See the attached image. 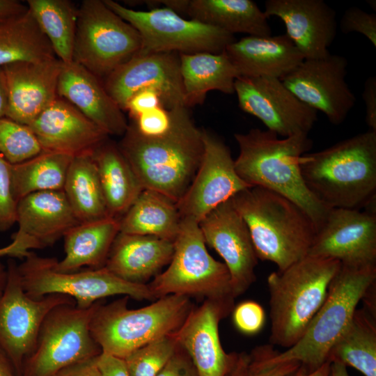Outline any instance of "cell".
<instances>
[{
	"mask_svg": "<svg viewBox=\"0 0 376 376\" xmlns=\"http://www.w3.org/2000/svg\"><path fill=\"white\" fill-rule=\"evenodd\" d=\"M169 111L171 124L164 134L143 135L132 121L118 146L143 189L158 191L178 203L200 165L203 130L195 125L188 107Z\"/></svg>",
	"mask_w": 376,
	"mask_h": 376,
	"instance_id": "6da1fadb",
	"label": "cell"
},
{
	"mask_svg": "<svg viewBox=\"0 0 376 376\" xmlns=\"http://www.w3.org/2000/svg\"><path fill=\"white\" fill-rule=\"evenodd\" d=\"M239 155L234 160L240 178L252 187L277 193L300 207L317 230L329 208L308 189L300 170L301 157L312 147L308 134L281 138L268 130L251 129L234 135Z\"/></svg>",
	"mask_w": 376,
	"mask_h": 376,
	"instance_id": "7a4b0ae2",
	"label": "cell"
},
{
	"mask_svg": "<svg viewBox=\"0 0 376 376\" xmlns=\"http://www.w3.org/2000/svg\"><path fill=\"white\" fill-rule=\"evenodd\" d=\"M299 165L307 187L328 208L359 210L375 204V131L306 152Z\"/></svg>",
	"mask_w": 376,
	"mask_h": 376,
	"instance_id": "3957f363",
	"label": "cell"
},
{
	"mask_svg": "<svg viewBox=\"0 0 376 376\" xmlns=\"http://www.w3.org/2000/svg\"><path fill=\"white\" fill-rule=\"evenodd\" d=\"M249 229L258 259L282 271L308 255L317 228L311 217L287 198L260 187L232 198Z\"/></svg>",
	"mask_w": 376,
	"mask_h": 376,
	"instance_id": "277c9868",
	"label": "cell"
},
{
	"mask_svg": "<svg viewBox=\"0 0 376 376\" xmlns=\"http://www.w3.org/2000/svg\"><path fill=\"white\" fill-rule=\"evenodd\" d=\"M340 265L334 259L307 255L268 276L272 345L288 349L301 338L324 301Z\"/></svg>",
	"mask_w": 376,
	"mask_h": 376,
	"instance_id": "5b68a950",
	"label": "cell"
},
{
	"mask_svg": "<svg viewBox=\"0 0 376 376\" xmlns=\"http://www.w3.org/2000/svg\"><path fill=\"white\" fill-rule=\"evenodd\" d=\"M376 283V265H340L330 283L327 297L304 335L282 352L272 345L261 346L267 364L299 362L310 371L327 361L329 350L350 323L368 289Z\"/></svg>",
	"mask_w": 376,
	"mask_h": 376,
	"instance_id": "8992f818",
	"label": "cell"
},
{
	"mask_svg": "<svg viewBox=\"0 0 376 376\" xmlns=\"http://www.w3.org/2000/svg\"><path fill=\"white\" fill-rule=\"evenodd\" d=\"M124 296L108 304L103 300L90 323L92 337L102 352L125 359L134 350L175 333L194 308L190 298L169 295L137 309L127 307Z\"/></svg>",
	"mask_w": 376,
	"mask_h": 376,
	"instance_id": "52a82bcc",
	"label": "cell"
},
{
	"mask_svg": "<svg viewBox=\"0 0 376 376\" xmlns=\"http://www.w3.org/2000/svg\"><path fill=\"white\" fill-rule=\"evenodd\" d=\"M147 285L157 299L177 295L235 306L227 267L208 253L198 223L189 219H182L169 267Z\"/></svg>",
	"mask_w": 376,
	"mask_h": 376,
	"instance_id": "ba28073f",
	"label": "cell"
},
{
	"mask_svg": "<svg viewBox=\"0 0 376 376\" xmlns=\"http://www.w3.org/2000/svg\"><path fill=\"white\" fill-rule=\"evenodd\" d=\"M17 265L22 285L33 299L50 294L73 298L76 306L87 308L107 297L123 295L138 301L157 300L147 284L124 281L105 267L82 271L61 272L56 259L40 257L32 251Z\"/></svg>",
	"mask_w": 376,
	"mask_h": 376,
	"instance_id": "9c48e42d",
	"label": "cell"
},
{
	"mask_svg": "<svg viewBox=\"0 0 376 376\" xmlns=\"http://www.w3.org/2000/svg\"><path fill=\"white\" fill-rule=\"evenodd\" d=\"M99 300L87 308L61 304L45 318L21 376H54L71 365L97 357L102 350L91 336L90 323Z\"/></svg>",
	"mask_w": 376,
	"mask_h": 376,
	"instance_id": "30bf717a",
	"label": "cell"
},
{
	"mask_svg": "<svg viewBox=\"0 0 376 376\" xmlns=\"http://www.w3.org/2000/svg\"><path fill=\"white\" fill-rule=\"evenodd\" d=\"M141 48L139 32L101 0H84L78 8L73 61L100 80Z\"/></svg>",
	"mask_w": 376,
	"mask_h": 376,
	"instance_id": "8fae6325",
	"label": "cell"
},
{
	"mask_svg": "<svg viewBox=\"0 0 376 376\" xmlns=\"http://www.w3.org/2000/svg\"><path fill=\"white\" fill-rule=\"evenodd\" d=\"M103 1L139 32L141 38L139 53L219 54L236 40L234 35L224 30L192 19H184L166 7L142 11L112 0Z\"/></svg>",
	"mask_w": 376,
	"mask_h": 376,
	"instance_id": "7c38bea8",
	"label": "cell"
},
{
	"mask_svg": "<svg viewBox=\"0 0 376 376\" xmlns=\"http://www.w3.org/2000/svg\"><path fill=\"white\" fill-rule=\"evenodd\" d=\"M5 287L0 293V345L21 376L26 357L33 351L42 323L47 313L61 304H75L73 298L50 294L39 299L29 297L19 279L17 265L8 263Z\"/></svg>",
	"mask_w": 376,
	"mask_h": 376,
	"instance_id": "4fadbf2b",
	"label": "cell"
},
{
	"mask_svg": "<svg viewBox=\"0 0 376 376\" xmlns=\"http://www.w3.org/2000/svg\"><path fill=\"white\" fill-rule=\"evenodd\" d=\"M235 93L243 111L283 138L308 134L318 120L317 111L297 99L279 79L239 77Z\"/></svg>",
	"mask_w": 376,
	"mask_h": 376,
	"instance_id": "5bb4252c",
	"label": "cell"
},
{
	"mask_svg": "<svg viewBox=\"0 0 376 376\" xmlns=\"http://www.w3.org/2000/svg\"><path fill=\"white\" fill-rule=\"evenodd\" d=\"M347 61L331 54L321 58L304 59L281 79L301 102L322 112L334 125L342 123L356 102L345 77Z\"/></svg>",
	"mask_w": 376,
	"mask_h": 376,
	"instance_id": "9a60e30c",
	"label": "cell"
},
{
	"mask_svg": "<svg viewBox=\"0 0 376 376\" xmlns=\"http://www.w3.org/2000/svg\"><path fill=\"white\" fill-rule=\"evenodd\" d=\"M203 153L198 169L177 203L181 218L197 223L220 204L252 187L237 173L229 148L219 138L203 130Z\"/></svg>",
	"mask_w": 376,
	"mask_h": 376,
	"instance_id": "2e32d148",
	"label": "cell"
},
{
	"mask_svg": "<svg viewBox=\"0 0 376 376\" xmlns=\"http://www.w3.org/2000/svg\"><path fill=\"white\" fill-rule=\"evenodd\" d=\"M111 97L123 111L130 99L146 88L157 91L167 110L185 106L180 54L138 52L104 79Z\"/></svg>",
	"mask_w": 376,
	"mask_h": 376,
	"instance_id": "e0dca14e",
	"label": "cell"
},
{
	"mask_svg": "<svg viewBox=\"0 0 376 376\" xmlns=\"http://www.w3.org/2000/svg\"><path fill=\"white\" fill-rule=\"evenodd\" d=\"M308 255L334 259L347 266L376 265L375 211L330 209Z\"/></svg>",
	"mask_w": 376,
	"mask_h": 376,
	"instance_id": "ac0fdd59",
	"label": "cell"
},
{
	"mask_svg": "<svg viewBox=\"0 0 376 376\" xmlns=\"http://www.w3.org/2000/svg\"><path fill=\"white\" fill-rule=\"evenodd\" d=\"M198 226L205 244L224 260L235 297L242 295L256 279L258 258L246 224L232 198L208 213Z\"/></svg>",
	"mask_w": 376,
	"mask_h": 376,
	"instance_id": "d6986e66",
	"label": "cell"
},
{
	"mask_svg": "<svg viewBox=\"0 0 376 376\" xmlns=\"http://www.w3.org/2000/svg\"><path fill=\"white\" fill-rule=\"evenodd\" d=\"M276 16L286 28V35L304 59L326 57L336 38L335 10L323 0H267L263 10Z\"/></svg>",
	"mask_w": 376,
	"mask_h": 376,
	"instance_id": "ffe728a7",
	"label": "cell"
},
{
	"mask_svg": "<svg viewBox=\"0 0 376 376\" xmlns=\"http://www.w3.org/2000/svg\"><path fill=\"white\" fill-rule=\"evenodd\" d=\"M42 150L92 153L109 135L66 100H55L29 125Z\"/></svg>",
	"mask_w": 376,
	"mask_h": 376,
	"instance_id": "44dd1931",
	"label": "cell"
},
{
	"mask_svg": "<svg viewBox=\"0 0 376 376\" xmlns=\"http://www.w3.org/2000/svg\"><path fill=\"white\" fill-rule=\"evenodd\" d=\"M61 67L58 58L3 66L8 88L6 117L28 126L58 97Z\"/></svg>",
	"mask_w": 376,
	"mask_h": 376,
	"instance_id": "7402d4cb",
	"label": "cell"
},
{
	"mask_svg": "<svg viewBox=\"0 0 376 376\" xmlns=\"http://www.w3.org/2000/svg\"><path fill=\"white\" fill-rule=\"evenodd\" d=\"M234 307L221 301L205 299L199 307L193 308L175 333L198 376H225L229 356L221 345L219 324Z\"/></svg>",
	"mask_w": 376,
	"mask_h": 376,
	"instance_id": "603a6c76",
	"label": "cell"
},
{
	"mask_svg": "<svg viewBox=\"0 0 376 376\" xmlns=\"http://www.w3.org/2000/svg\"><path fill=\"white\" fill-rule=\"evenodd\" d=\"M57 95L80 111L109 136H123L128 123L103 82L81 65L62 62Z\"/></svg>",
	"mask_w": 376,
	"mask_h": 376,
	"instance_id": "cb8c5ba5",
	"label": "cell"
},
{
	"mask_svg": "<svg viewBox=\"0 0 376 376\" xmlns=\"http://www.w3.org/2000/svg\"><path fill=\"white\" fill-rule=\"evenodd\" d=\"M239 77L281 79L304 58L286 34L248 36L229 44L224 50Z\"/></svg>",
	"mask_w": 376,
	"mask_h": 376,
	"instance_id": "d4e9b609",
	"label": "cell"
},
{
	"mask_svg": "<svg viewBox=\"0 0 376 376\" xmlns=\"http://www.w3.org/2000/svg\"><path fill=\"white\" fill-rule=\"evenodd\" d=\"M17 233L31 239L38 249L54 244L79 224L63 190L30 194L17 203Z\"/></svg>",
	"mask_w": 376,
	"mask_h": 376,
	"instance_id": "484cf974",
	"label": "cell"
},
{
	"mask_svg": "<svg viewBox=\"0 0 376 376\" xmlns=\"http://www.w3.org/2000/svg\"><path fill=\"white\" fill-rule=\"evenodd\" d=\"M173 251V242L154 236L119 232L104 267L124 281L146 284L169 264Z\"/></svg>",
	"mask_w": 376,
	"mask_h": 376,
	"instance_id": "4316f807",
	"label": "cell"
},
{
	"mask_svg": "<svg viewBox=\"0 0 376 376\" xmlns=\"http://www.w3.org/2000/svg\"><path fill=\"white\" fill-rule=\"evenodd\" d=\"M180 61L187 107L202 104L210 91L235 93L239 74L224 51L180 54Z\"/></svg>",
	"mask_w": 376,
	"mask_h": 376,
	"instance_id": "83f0119b",
	"label": "cell"
},
{
	"mask_svg": "<svg viewBox=\"0 0 376 376\" xmlns=\"http://www.w3.org/2000/svg\"><path fill=\"white\" fill-rule=\"evenodd\" d=\"M119 233V219L107 217L79 223L64 235L65 258L56 260L61 272H73L87 266L91 269L104 267L112 244Z\"/></svg>",
	"mask_w": 376,
	"mask_h": 376,
	"instance_id": "f1b7e54d",
	"label": "cell"
},
{
	"mask_svg": "<svg viewBox=\"0 0 376 376\" xmlns=\"http://www.w3.org/2000/svg\"><path fill=\"white\" fill-rule=\"evenodd\" d=\"M108 214L120 219L144 189L118 144L106 140L91 153Z\"/></svg>",
	"mask_w": 376,
	"mask_h": 376,
	"instance_id": "f546056e",
	"label": "cell"
},
{
	"mask_svg": "<svg viewBox=\"0 0 376 376\" xmlns=\"http://www.w3.org/2000/svg\"><path fill=\"white\" fill-rule=\"evenodd\" d=\"M184 13L192 19L233 35L269 36L272 33L268 17L251 0H187Z\"/></svg>",
	"mask_w": 376,
	"mask_h": 376,
	"instance_id": "4dcf8cb0",
	"label": "cell"
},
{
	"mask_svg": "<svg viewBox=\"0 0 376 376\" xmlns=\"http://www.w3.org/2000/svg\"><path fill=\"white\" fill-rule=\"evenodd\" d=\"M181 222L176 202L158 191L144 189L119 219V232L174 242Z\"/></svg>",
	"mask_w": 376,
	"mask_h": 376,
	"instance_id": "1f68e13d",
	"label": "cell"
},
{
	"mask_svg": "<svg viewBox=\"0 0 376 376\" xmlns=\"http://www.w3.org/2000/svg\"><path fill=\"white\" fill-rule=\"evenodd\" d=\"M327 361L351 366L364 376H376V315L357 309L331 346Z\"/></svg>",
	"mask_w": 376,
	"mask_h": 376,
	"instance_id": "d6a6232c",
	"label": "cell"
},
{
	"mask_svg": "<svg viewBox=\"0 0 376 376\" xmlns=\"http://www.w3.org/2000/svg\"><path fill=\"white\" fill-rule=\"evenodd\" d=\"M63 191L79 223L109 217L97 169L91 153L73 157Z\"/></svg>",
	"mask_w": 376,
	"mask_h": 376,
	"instance_id": "836d02e7",
	"label": "cell"
},
{
	"mask_svg": "<svg viewBox=\"0 0 376 376\" xmlns=\"http://www.w3.org/2000/svg\"><path fill=\"white\" fill-rule=\"evenodd\" d=\"M56 58L49 41L29 9L0 23V66Z\"/></svg>",
	"mask_w": 376,
	"mask_h": 376,
	"instance_id": "e575fe53",
	"label": "cell"
},
{
	"mask_svg": "<svg viewBox=\"0 0 376 376\" xmlns=\"http://www.w3.org/2000/svg\"><path fill=\"white\" fill-rule=\"evenodd\" d=\"M73 156L42 150L36 156L12 164L11 189L17 203L35 192L61 191Z\"/></svg>",
	"mask_w": 376,
	"mask_h": 376,
	"instance_id": "d590c367",
	"label": "cell"
},
{
	"mask_svg": "<svg viewBox=\"0 0 376 376\" xmlns=\"http://www.w3.org/2000/svg\"><path fill=\"white\" fill-rule=\"evenodd\" d=\"M26 5L63 63L73 61L78 8L69 0H28Z\"/></svg>",
	"mask_w": 376,
	"mask_h": 376,
	"instance_id": "8d00e7d4",
	"label": "cell"
},
{
	"mask_svg": "<svg viewBox=\"0 0 376 376\" xmlns=\"http://www.w3.org/2000/svg\"><path fill=\"white\" fill-rule=\"evenodd\" d=\"M179 347L175 333L134 350L124 359L130 376H156Z\"/></svg>",
	"mask_w": 376,
	"mask_h": 376,
	"instance_id": "74e56055",
	"label": "cell"
},
{
	"mask_svg": "<svg viewBox=\"0 0 376 376\" xmlns=\"http://www.w3.org/2000/svg\"><path fill=\"white\" fill-rule=\"evenodd\" d=\"M42 150L37 138L29 126L6 117L0 118V154L9 163H21Z\"/></svg>",
	"mask_w": 376,
	"mask_h": 376,
	"instance_id": "f35d334b",
	"label": "cell"
},
{
	"mask_svg": "<svg viewBox=\"0 0 376 376\" xmlns=\"http://www.w3.org/2000/svg\"><path fill=\"white\" fill-rule=\"evenodd\" d=\"M228 364L225 376H284L296 370L300 363L288 361L278 364L264 362L259 347L251 353H228Z\"/></svg>",
	"mask_w": 376,
	"mask_h": 376,
	"instance_id": "ab89813d",
	"label": "cell"
},
{
	"mask_svg": "<svg viewBox=\"0 0 376 376\" xmlns=\"http://www.w3.org/2000/svg\"><path fill=\"white\" fill-rule=\"evenodd\" d=\"M12 164L0 154V232L16 223L17 202L11 189Z\"/></svg>",
	"mask_w": 376,
	"mask_h": 376,
	"instance_id": "60d3db41",
	"label": "cell"
},
{
	"mask_svg": "<svg viewBox=\"0 0 376 376\" xmlns=\"http://www.w3.org/2000/svg\"><path fill=\"white\" fill-rule=\"evenodd\" d=\"M232 312L234 325L241 333L253 335L263 328L265 313L258 303L251 300L242 301Z\"/></svg>",
	"mask_w": 376,
	"mask_h": 376,
	"instance_id": "b9f144b4",
	"label": "cell"
},
{
	"mask_svg": "<svg viewBox=\"0 0 376 376\" xmlns=\"http://www.w3.org/2000/svg\"><path fill=\"white\" fill-rule=\"evenodd\" d=\"M340 27L343 33L356 32L363 35L376 47V15L358 7H350L343 13Z\"/></svg>",
	"mask_w": 376,
	"mask_h": 376,
	"instance_id": "7bdbcfd3",
	"label": "cell"
},
{
	"mask_svg": "<svg viewBox=\"0 0 376 376\" xmlns=\"http://www.w3.org/2000/svg\"><path fill=\"white\" fill-rule=\"evenodd\" d=\"M133 122L138 131L146 136H158L164 134L170 127L171 115L169 110L159 106L148 110Z\"/></svg>",
	"mask_w": 376,
	"mask_h": 376,
	"instance_id": "ee69618b",
	"label": "cell"
},
{
	"mask_svg": "<svg viewBox=\"0 0 376 376\" xmlns=\"http://www.w3.org/2000/svg\"><path fill=\"white\" fill-rule=\"evenodd\" d=\"M156 376L198 375L190 357L179 345L175 352Z\"/></svg>",
	"mask_w": 376,
	"mask_h": 376,
	"instance_id": "f6af8a7d",
	"label": "cell"
},
{
	"mask_svg": "<svg viewBox=\"0 0 376 376\" xmlns=\"http://www.w3.org/2000/svg\"><path fill=\"white\" fill-rule=\"evenodd\" d=\"M159 106H162L159 93L155 89L146 88L139 91L130 99L125 110L135 119L143 113Z\"/></svg>",
	"mask_w": 376,
	"mask_h": 376,
	"instance_id": "bcb514c9",
	"label": "cell"
},
{
	"mask_svg": "<svg viewBox=\"0 0 376 376\" xmlns=\"http://www.w3.org/2000/svg\"><path fill=\"white\" fill-rule=\"evenodd\" d=\"M96 364L101 376H130L123 359L102 352Z\"/></svg>",
	"mask_w": 376,
	"mask_h": 376,
	"instance_id": "7dc6e473",
	"label": "cell"
},
{
	"mask_svg": "<svg viewBox=\"0 0 376 376\" xmlns=\"http://www.w3.org/2000/svg\"><path fill=\"white\" fill-rule=\"evenodd\" d=\"M362 97L366 105L365 120L370 130L376 132V77H368L365 83Z\"/></svg>",
	"mask_w": 376,
	"mask_h": 376,
	"instance_id": "c3c4849f",
	"label": "cell"
},
{
	"mask_svg": "<svg viewBox=\"0 0 376 376\" xmlns=\"http://www.w3.org/2000/svg\"><path fill=\"white\" fill-rule=\"evenodd\" d=\"M13 242L2 248H0V257L12 256L24 258L30 249H38L36 243L27 236L15 233L12 236Z\"/></svg>",
	"mask_w": 376,
	"mask_h": 376,
	"instance_id": "681fc988",
	"label": "cell"
},
{
	"mask_svg": "<svg viewBox=\"0 0 376 376\" xmlns=\"http://www.w3.org/2000/svg\"><path fill=\"white\" fill-rule=\"evenodd\" d=\"M96 357L68 366L54 376H101Z\"/></svg>",
	"mask_w": 376,
	"mask_h": 376,
	"instance_id": "f907efd6",
	"label": "cell"
},
{
	"mask_svg": "<svg viewBox=\"0 0 376 376\" xmlns=\"http://www.w3.org/2000/svg\"><path fill=\"white\" fill-rule=\"evenodd\" d=\"M29 10L27 5L16 0H0V23L21 15Z\"/></svg>",
	"mask_w": 376,
	"mask_h": 376,
	"instance_id": "816d5d0a",
	"label": "cell"
},
{
	"mask_svg": "<svg viewBox=\"0 0 376 376\" xmlns=\"http://www.w3.org/2000/svg\"><path fill=\"white\" fill-rule=\"evenodd\" d=\"M8 106V88L6 73L0 66V118L6 117Z\"/></svg>",
	"mask_w": 376,
	"mask_h": 376,
	"instance_id": "f5cc1de1",
	"label": "cell"
},
{
	"mask_svg": "<svg viewBox=\"0 0 376 376\" xmlns=\"http://www.w3.org/2000/svg\"><path fill=\"white\" fill-rule=\"evenodd\" d=\"M330 362H325L321 367L313 371H310L302 365L292 372H290L284 376H329Z\"/></svg>",
	"mask_w": 376,
	"mask_h": 376,
	"instance_id": "db71d44e",
	"label": "cell"
},
{
	"mask_svg": "<svg viewBox=\"0 0 376 376\" xmlns=\"http://www.w3.org/2000/svg\"><path fill=\"white\" fill-rule=\"evenodd\" d=\"M0 376H17L10 358L1 345Z\"/></svg>",
	"mask_w": 376,
	"mask_h": 376,
	"instance_id": "11a10c76",
	"label": "cell"
},
{
	"mask_svg": "<svg viewBox=\"0 0 376 376\" xmlns=\"http://www.w3.org/2000/svg\"><path fill=\"white\" fill-rule=\"evenodd\" d=\"M329 376H350L347 366L338 362H331Z\"/></svg>",
	"mask_w": 376,
	"mask_h": 376,
	"instance_id": "9f6ffc18",
	"label": "cell"
},
{
	"mask_svg": "<svg viewBox=\"0 0 376 376\" xmlns=\"http://www.w3.org/2000/svg\"><path fill=\"white\" fill-rule=\"evenodd\" d=\"M7 272L4 266L0 263V293L3 291L6 281Z\"/></svg>",
	"mask_w": 376,
	"mask_h": 376,
	"instance_id": "6f0895ef",
	"label": "cell"
}]
</instances>
